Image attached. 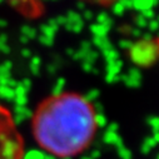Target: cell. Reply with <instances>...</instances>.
I'll return each mask as SVG.
<instances>
[{
  "label": "cell",
  "mask_w": 159,
  "mask_h": 159,
  "mask_svg": "<svg viewBox=\"0 0 159 159\" xmlns=\"http://www.w3.org/2000/svg\"><path fill=\"white\" fill-rule=\"evenodd\" d=\"M98 132L94 105L76 93H58L44 99L33 115L36 143L52 157L70 158L84 152Z\"/></svg>",
  "instance_id": "1"
},
{
  "label": "cell",
  "mask_w": 159,
  "mask_h": 159,
  "mask_svg": "<svg viewBox=\"0 0 159 159\" xmlns=\"http://www.w3.org/2000/svg\"><path fill=\"white\" fill-rule=\"evenodd\" d=\"M23 139L11 114L0 105V159H23Z\"/></svg>",
  "instance_id": "2"
},
{
  "label": "cell",
  "mask_w": 159,
  "mask_h": 159,
  "mask_svg": "<svg viewBox=\"0 0 159 159\" xmlns=\"http://www.w3.org/2000/svg\"><path fill=\"white\" fill-rule=\"evenodd\" d=\"M0 98L4 100H14L15 99V93L13 89L8 88V87H0Z\"/></svg>",
  "instance_id": "3"
},
{
  "label": "cell",
  "mask_w": 159,
  "mask_h": 159,
  "mask_svg": "<svg viewBox=\"0 0 159 159\" xmlns=\"http://www.w3.org/2000/svg\"><path fill=\"white\" fill-rule=\"evenodd\" d=\"M23 159H43V154L38 150H31L29 153H24V157Z\"/></svg>",
  "instance_id": "4"
},
{
  "label": "cell",
  "mask_w": 159,
  "mask_h": 159,
  "mask_svg": "<svg viewBox=\"0 0 159 159\" xmlns=\"http://www.w3.org/2000/svg\"><path fill=\"white\" fill-rule=\"evenodd\" d=\"M21 33H23V35L26 36V38H29V36L31 38V36L35 35L34 30H33L31 28H29V26H23V28H21Z\"/></svg>",
  "instance_id": "5"
},
{
  "label": "cell",
  "mask_w": 159,
  "mask_h": 159,
  "mask_svg": "<svg viewBox=\"0 0 159 159\" xmlns=\"http://www.w3.org/2000/svg\"><path fill=\"white\" fill-rule=\"evenodd\" d=\"M14 102H15L16 107H23V105L26 103V98H25V97H15Z\"/></svg>",
  "instance_id": "6"
},
{
  "label": "cell",
  "mask_w": 159,
  "mask_h": 159,
  "mask_svg": "<svg viewBox=\"0 0 159 159\" xmlns=\"http://www.w3.org/2000/svg\"><path fill=\"white\" fill-rule=\"evenodd\" d=\"M0 52H2L3 54H8L10 53V48L8 44H0Z\"/></svg>",
  "instance_id": "7"
},
{
  "label": "cell",
  "mask_w": 159,
  "mask_h": 159,
  "mask_svg": "<svg viewBox=\"0 0 159 159\" xmlns=\"http://www.w3.org/2000/svg\"><path fill=\"white\" fill-rule=\"evenodd\" d=\"M7 43H8V35L0 34V44H7Z\"/></svg>",
  "instance_id": "8"
},
{
  "label": "cell",
  "mask_w": 159,
  "mask_h": 159,
  "mask_svg": "<svg viewBox=\"0 0 159 159\" xmlns=\"http://www.w3.org/2000/svg\"><path fill=\"white\" fill-rule=\"evenodd\" d=\"M4 26H7V20L0 19V28H4Z\"/></svg>",
  "instance_id": "9"
},
{
  "label": "cell",
  "mask_w": 159,
  "mask_h": 159,
  "mask_svg": "<svg viewBox=\"0 0 159 159\" xmlns=\"http://www.w3.org/2000/svg\"><path fill=\"white\" fill-rule=\"evenodd\" d=\"M21 54H23L24 57H29V55H30V52H29V50H26V49H24V50L21 52Z\"/></svg>",
  "instance_id": "10"
},
{
  "label": "cell",
  "mask_w": 159,
  "mask_h": 159,
  "mask_svg": "<svg viewBox=\"0 0 159 159\" xmlns=\"http://www.w3.org/2000/svg\"><path fill=\"white\" fill-rule=\"evenodd\" d=\"M20 39H21V42H23V43H26V42H28V38H26V36H24V35H23Z\"/></svg>",
  "instance_id": "11"
}]
</instances>
